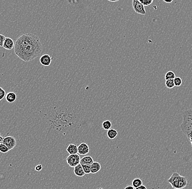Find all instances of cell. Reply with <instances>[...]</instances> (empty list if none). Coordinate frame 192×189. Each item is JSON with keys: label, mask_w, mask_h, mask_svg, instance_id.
<instances>
[{"label": "cell", "mask_w": 192, "mask_h": 189, "mask_svg": "<svg viewBox=\"0 0 192 189\" xmlns=\"http://www.w3.org/2000/svg\"><path fill=\"white\" fill-rule=\"evenodd\" d=\"M80 122L81 117L77 110L71 106L62 105L51 111L48 124L51 134L65 135L77 130Z\"/></svg>", "instance_id": "obj_1"}, {"label": "cell", "mask_w": 192, "mask_h": 189, "mask_svg": "<svg viewBox=\"0 0 192 189\" xmlns=\"http://www.w3.org/2000/svg\"><path fill=\"white\" fill-rule=\"evenodd\" d=\"M42 50L40 39L33 33L23 34L15 43V54L25 62L38 57L41 54Z\"/></svg>", "instance_id": "obj_2"}, {"label": "cell", "mask_w": 192, "mask_h": 189, "mask_svg": "<svg viewBox=\"0 0 192 189\" xmlns=\"http://www.w3.org/2000/svg\"><path fill=\"white\" fill-rule=\"evenodd\" d=\"M183 122L180 125L182 132L187 138H192V109L185 110L183 112Z\"/></svg>", "instance_id": "obj_3"}, {"label": "cell", "mask_w": 192, "mask_h": 189, "mask_svg": "<svg viewBox=\"0 0 192 189\" xmlns=\"http://www.w3.org/2000/svg\"><path fill=\"white\" fill-rule=\"evenodd\" d=\"M167 182L174 189H184L188 185L187 178L176 172L173 173L171 176L167 180Z\"/></svg>", "instance_id": "obj_4"}, {"label": "cell", "mask_w": 192, "mask_h": 189, "mask_svg": "<svg viewBox=\"0 0 192 189\" xmlns=\"http://www.w3.org/2000/svg\"><path fill=\"white\" fill-rule=\"evenodd\" d=\"M81 158L78 154L69 155L66 159L67 163L70 167H75L80 164Z\"/></svg>", "instance_id": "obj_5"}, {"label": "cell", "mask_w": 192, "mask_h": 189, "mask_svg": "<svg viewBox=\"0 0 192 189\" xmlns=\"http://www.w3.org/2000/svg\"><path fill=\"white\" fill-rule=\"evenodd\" d=\"M133 8L137 13L141 15H145L146 14L145 7L141 3L139 0H133L132 1Z\"/></svg>", "instance_id": "obj_6"}, {"label": "cell", "mask_w": 192, "mask_h": 189, "mask_svg": "<svg viewBox=\"0 0 192 189\" xmlns=\"http://www.w3.org/2000/svg\"><path fill=\"white\" fill-rule=\"evenodd\" d=\"M2 143L5 145L8 148L9 151H11L17 145V141L13 136H7L4 137Z\"/></svg>", "instance_id": "obj_7"}, {"label": "cell", "mask_w": 192, "mask_h": 189, "mask_svg": "<svg viewBox=\"0 0 192 189\" xmlns=\"http://www.w3.org/2000/svg\"><path fill=\"white\" fill-rule=\"evenodd\" d=\"M90 152V147L87 143L82 142L78 146V153L80 155H85Z\"/></svg>", "instance_id": "obj_8"}, {"label": "cell", "mask_w": 192, "mask_h": 189, "mask_svg": "<svg viewBox=\"0 0 192 189\" xmlns=\"http://www.w3.org/2000/svg\"><path fill=\"white\" fill-rule=\"evenodd\" d=\"M39 61H40V63L42 66L48 67L50 65V64L51 63L52 58L49 55L45 54V55L41 56L39 59Z\"/></svg>", "instance_id": "obj_9"}, {"label": "cell", "mask_w": 192, "mask_h": 189, "mask_svg": "<svg viewBox=\"0 0 192 189\" xmlns=\"http://www.w3.org/2000/svg\"><path fill=\"white\" fill-rule=\"evenodd\" d=\"M14 46L15 43L13 40L9 37H6L3 44V48L8 50H11L14 48Z\"/></svg>", "instance_id": "obj_10"}, {"label": "cell", "mask_w": 192, "mask_h": 189, "mask_svg": "<svg viewBox=\"0 0 192 189\" xmlns=\"http://www.w3.org/2000/svg\"><path fill=\"white\" fill-rule=\"evenodd\" d=\"M74 172L75 175L77 177H84L86 174L84 171V169L82 168V165L80 164L77 165L76 167H74Z\"/></svg>", "instance_id": "obj_11"}, {"label": "cell", "mask_w": 192, "mask_h": 189, "mask_svg": "<svg viewBox=\"0 0 192 189\" xmlns=\"http://www.w3.org/2000/svg\"><path fill=\"white\" fill-rule=\"evenodd\" d=\"M67 152L69 155L77 154L78 153V146L74 143H71L67 148Z\"/></svg>", "instance_id": "obj_12"}, {"label": "cell", "mask_w": 192, "mask_h": 189, "mask_svg": "<svg viewBox=\"0 0 192 189\" xmlns=\"http://www.w3.org/2000/svg\"><path fill=\"white\" fill-rule=\"evenodd\" d=\"M94 162V161L92 157L91 156H85L81 158L80 164L91 166Z\"/></svg>", "instance_id": "obj_13"}, {"label": "cell", "mask_w": 192, "mask_h": 189, "mask_svg": "<svg viewBox=\"0 0 192 189\" xmlns=\"http://www.w3.org/2000/svg\"><path fill=\"white\" fill-rule=\"evenodd\" d=\"M6 99L9 103H13L17 100V95L14 92H10L6 94Z\"/></svg>", "instance_id": "obj_14"}, {"label": "cell", "mask_w": 192, "mask_h": 189, "mask_svg": "<svg viewBox=\"0 0 192 189\" xmlns=\"http://www.w3.org/2000/svg\"><path fill=\"white\" fill-rule=\"evenodd\" d=\"M91 173L96 174L100 171V170L101 169V165L98 162L94 161L91 166Z\"/></svg>", "instance_id": "obj_15"}, {"label": "cell", "mask_w": 192, "mask_h": 189, "mask_svg": "<svg viewBox=\"0 0 192 189\" xmlns=\"http://www.w3.org/2000/svg\"><path fill=\"white\" fill-rule=\"evenodd\" d=\"M107 136L110 140H114L116 136L118 135V131L114 129H110V130H108Z\"/></svg>", "instance_id": "obj_16"}, {"label": "cell", "mask_w": 192, "mask_h": 189, "mask_svg": "<svg viewBox=\"0 0 192 189\" xmlns=\"http://www.w3.org/2000/svg\"><path fill=\"white\" fill-rule=\"evenodd\" d=\"M141 185H143V181L140 178H135L132 181V186H133L135 189Z\"/></svg>", "instance_id": "obj_17"}, {"label": "cell", "mask_w": 192, "mask_h": 189, "mask_svg": "<svg viewBox=\"0 0 192 189\" xmlns=\"http://www.w3.org/2000/svg\"><path fill=\"white\" fill-rule=\"evenodd\" d=\"M111 126H112V123L109 120L104 121L103 122V123H102V128L105 130H110L111 129Z\"/></svg>", "instance_id": "obj_18"}, {"label": "cell", "mask_w": 192, "mask_h": 189, "mask_svg": "<svg viewBox=\"0 0 192 189\" xmlns=\"http://www.w3.org/2000/svg\"><path fill=\"white\" fill-rule=\"evenodd\" d=\"M175 77V74L173 71H167V73L165 75V81L168 80H174Z\"/></svg>", "instance_id": "obj_19"}, {"label": "cell", "mask_w": 192, "mask_h": 189, "mask_svg": "<svg viewBox=\"0 0 192 189\" xmlns=\"http://www.w3.org/2000/svg\"><path fill=\"white\" fill-rule=\"evenodd\" d=\"M165 86L169 89H171L175 87L174 80H168L165 81Z\"/></svg>", "instance_id": "obj_20"}, {"label": "cell", "mask_w": 192, "mask_h": 189, "mask_svg": "<svg viewBox=\"0 0 192 189\" xmlns=\"http://www.w3.org/2000/svg\"><path fill=\"white\" fill-rule=\"evenodd\" d=\"M9 151V149L5 145H4L3 143L0 144V152L2 153H7Z\"/></svg>", "instance_id": "obj_21"}, {"label": "cell", "mask_w": 192, "mask_h": 189, "mask_svg": "<svg viewBox=\"0 0 192 189\" xmlns=\"http://www.w3.org/2000/svg\"><path fill=\"white\" fill-rule=\"evenodd\" d=\"M174 81L175 86L176 87H180L182 83V80L180 77H176L174 79Z\"/></svg>", "instance_id": "obj_22"}, {"label": "cell", "mask_w": 192, "mask_h": 189, "mask_svg": "<svg viewBox=\"0 0 192 189\" xmlns=\"http://www.w3.org/2000/svg\"><path fill=\"white\" fill-rule=\"evenodd\" d=\"M82 165V168H83L86 174H89L91 173V166L85 165Z\"/></svg>", "instance_id": "obj_23"}, {"label": "cell", "mask_w": 192, "mask_h": 189, "mask_svg": "<svg viewBox=\"0 0 192 189\" xmlns=\"http://www.w3.org/2000/svg\"><path fill=\"white\" fill-rule=\"evenodd\" d=\"M140 2L145 6H148L153 2V0H139Z\"/></svg>", "instance_id": "obj_24"}, {"label": "cell", "mask_w": 192, "mask_h": 189, "mask_svg": "<svg viewBox=\"0 0 192 189\" xmlns=\"http://www.w3.org/2000/svg\"><path fill=\"white\" fill-rule=\"evenodd\" d=\"M6 96V91L2 88L0 87V101H1Z\"/></svg>", "instance_id": "obj_25"}, {"label": "cell", "mask_w": 192, "mask_h": 189, "mask_svg": "<svg viewBox=\"0 0 192 189\" xmlns=\"http://www.w3.org/2000/svg\"><path fill=\"white\" fill-rule=\"evenodd\" d=\"M6 38V37L4 35L0 34V47H3V44Z\"/></svg>", "instance_id": "obj_26"}, {"label": "cell", "mask_w": 192, "mask_h": 189, "mask_svg": "<svg viewBox=\"0 0 192 189\" xmlns=\"http://www.w3.org/2000/svg\"><path fill=\"white\" fill-rule=\"evenodd\" d=\"M42 168H43V167H42V165H37L36 167H35V170H36V171L39 172V171H41L42 170Z\"/></svg>", "instance_id": "obj_27"}, {"label": "cell", "mask_w": 192, "mask_h": 189, "mask_svg": "<svg viewBox=\"0 0 192 189\" xmlns=\"http://www.w3.org/2000/svg\"><path fill=\"white\" fill-rule=\"evenodd\" d=\"M135 189H147L146 188V187L145 186H144V185H141V186H139V187H137V188H135Z\"/></svg>", "instance_id": "obj_28"}, {"label": "cell", "mask_w": 192, "mask_h": 189, "mask_svg": "<svg viewBox=\"0 0 192 189\" xmlns=\"http://www.w3.org/2000/svg\"><path fill=\"white\" fill-rule=\"evenodd\" d=\"M124 189H135V188L133 186L129 185V186H126Z\"/></svg>", "instance_id": "obj_29"}, {"label": "cell", "mask_w": 192, "mask_h": 189, "mask_svg": "<svg viewBox=\"0 0 192 189\" xmlns=\"http://www.w3.org/2000/svg\"><path fill=\"white\" fill-rule=\"evenodd\" d=\"M3 138H4V137H3V136H2L0 135V144H1V143H2Z\"/></svg>", "instance_id": "obj_30"}, {"label": "cell", "mask_w": 192, "mask_h": 189, "mask_svg": "<svg viewBox=\"0 0 192 189\" xmlns=\"http://www.w3.org/2000/svg\"><path fill=\"white\" fill-rule=\"evenodd\" d=\"M163 1H164V2H165V3H170L173 2V0H171V1H164V0Z\"/></svg>", "instance_id": "obj_31"}, {"label": "cell", "mask_w": 192, "mask_h": 189, "mask_svg": "<svg viewBox=\"0 0 192 189\" xmlns=\"http://www.w3.org/2000/svg\"><path fill=\"white\" fill-rule=\"evenodd\" d=\"M189 140L190 142V144H191V146L192 147V138H190Z\"/></svg>", "instance_id": "obj_32"}, {"label": "cell", "mask_w": 192, "mask_h": 189, "mask_svg": "<svg viewBox=\"0 0 192 189\" xmlns=\"http://www.w3.org/2000/svg\"><path fill=\"white\" fill-rule=\"evenodd\" d=\"M109 2H118V1H109Z\"/></svg>", "instance_id": "obj_33"}]
</instances>
